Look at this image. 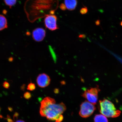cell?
<instances>
[{
  "label": "cell",
  "instance_id": "cell-1",
  "mask_svg": "<svg viewBox=\"0 0 122 122\" xmlns=\"http://www.w3.org/2000/svg\"><path fill=\"white\" fill-rule=\"evenodd\" d=\"M66 107L63 102L57 104H51L44 108H40V113L50 121H55L59 116L66 110Z\"/></svg>",
  "mask_w": 122,
  "mask_h": 122
},
{
  "label": "cell",
  "instance_id": "cell-2",
  "mask_svg": "<svg viewBox=\"0 0 122 122\" xmlns=\"http://www.w3.org/2000/svg\"><path fill=\"white\" fill-rule=\"evenodd\" d=\"M99 109L101 113L109 118H116L121 113V111L116 109L112 102L107 99L99 101Z\"/></svg>",
  "mask_w": 122,
  "mask_h": 122
},
{
  "label": "cell",
  "instance_id": "cell-3",
  "mask_svg": "<svg viewBox=\"0 0 122 122\" xmlns=\"http://www.w3.org/2000/svg\"><path fill=\"white\" fill-rule=\"evenodd\" d=\"M80 109L79 115L82 118H87L92 115L96 107L93 104L85 101L81 105Z\"/></svg>",
  "mask_w": 122,
  "mask_h": 122
},
{
  "label": "cell",
  "instance_id": "cell-4",
  "mask_svg": "<svg viewBox=\"0 0 122 122\" xmlns=\"http://www.w3.org/2000/svg\"><path fill=\"white\" fill-rule=\"evenodd\" d=\"M100 91L99 86H97L95 88H91L89 89L85 90L82 96L87 100L88 101L94 105L97 103L98 93Z\"/></svg>",
  "mask_w": 122,
  "mask_h": 122
},
{
  "label": "cell",
  "instance_id": "cell-5",
  "mask_svg": "<svg viewBox=\"0 0 122 122\" xmlns=\"http://www.w3.org/2000/svg\"><path fill=\"white\" fill-rule=\"evenodd\" d=\"M57 20V17L55 15H48L46 17L45 20L46 27L51 30L57 29L58 28L56 24Z\"/></svg>",
  "mask_w": 122,
  "mask_h": 122
},
{
  "label": "cell",
  "instance_id": "cell-6",
  "mask_svg": "<svg viewBox=\"0 0 122 122\" xmlns=\"http://www.w3.org/2000/svg\"><path fill=\"white\" fill-rule=\"evenodd\" d=\"M51 79L49 76L45 73L40 74L36 78V83L40 87L44 88L48 86Z\"/></svg>",
  "mask_w": 122,
  "mask_h": 122
},
{
  "label": "cell",
  "instance_id": "cell-7",
  "mask_svg": "<svg viewBox=\"0 0 122 122\" xmlns=\"http://www.w3.org/2000/svg\"><path fill=\"white\" fill-rule=\"evenodd\" d=\"M46 36V31L43 29L38 28L33 30L32 32V37L36 42H40L43 40Z\"/></svg>",
  "mask_w": 122,
  "mask_h": 122
},
{
  "label": "cell",
  "instance_id": "cell-8",
  "mask_svg": "<svg viewBox=\"0 0 122 122\" xmlns=\"http://www.w3.org/2000/svg\"><path fill=\"white\" fill-rule=\"evenodd\" d=\"M65 3L66 6L70 10H74L77 6L76 0H65Z\"/></svg>",
  "mask_w": 122,
  "mask_h": 122
},
{
  "label": "cell",
  "instance_id": "cell-9",
  "mask_svg": "<svg viewBox=\"0 0 122 122\" xmlns=\"http://www.w3.org/2000/svg\"><path fill=\"white\" fill-rule=\"evenodd\" d=\"M55 103L56 100L50 97H46L41 102V108H44L51 104Z\"/></svg>",
  "mask_w": 122,
  "mask_h": 122
},
{
  "label": "cell",
  "instance_id": "cell-10",
  "mask_svg": "<svg viewBox=\"0 0 122 122\" xmlns=\"http://www.w3.org/2000/svg\"><path fill=\"white\" fill-rule=\"evenodd\" d=\"M7 27L6 19L3 15H0V30L7 28Z\"/></svg>",
  "mask_w": 122,
  "mask_h": 122
},
{
  "label": "cell",
  "instance_id": "cell-11",
  "mask_svg": "<svg viewBox=\"0 0 122 122\" xmlns=\"http://www.w3.org/2000/svg\"><path fill=\"white\" fill-rule=\"evenodd\" d=\"M94 122H108L106 117L102 114H97L94 118Z\"/></svg>",
  "mask_w": 122,
  "mask_h": 122
},
{
  "label": "cell",
  "instance_id": "cell-12",
  "mask_svg": "<svg viewBox=\"0 0 122 122\" xmlns=\"http://www.w3.org/2000/svg\"><path fill=\"white\" fill-rule=\"evenodd\" d=\"M6 5L8 6L10 8L16 4L17 0H4Z\"/></svg>",
  "mask_w": 122,
  "mask_h": 122
},
{
  "label": "cell",
  "instance_id": "cell-13",
  "mask_svg": "<svg viewBox=\"0 0 122 122\" xmlns=\"http://www.w3.org/2000/svg\"><path fill=\"white\" fill-rule=\"evenodd\" d=\"M36 85L32 82L29 84L27 86V89L28 90L33 91L36 89Z\"/></svg>",
  "mask_w": 122,
  "mask_h": 122
},
{
  "label": "cell",
  "instance_id": "cell-14",
  "mask_svg": "<svg viewBox=\"0 0 122 122\" xmlns=\"http://www.w3.org/2000/svg\"><path fill=\"white\" fill-rule=\"evenodd\" d=\"M24 97L25 99L29 100L31 97V94L29 92H25L24 94Z\"/></svg>",
  "mask_w": 122,
  "mask_h": 122
},
{
  "label": "cell",
  "instance_id": "cell-15",
  "mask_svg": "<svg viewBox=\"0 0 122 122\" xmlns=\"http://www.w3.org/2000/svg\"><path fill=\"white\" fill-rule=\"evenodd\" d=\"M87 9L86 7L83 8L80 10L81 13L82 14H85L87 13Z\"/></svg>",
  "mask_w": 122,
  "mask_h": 122
},
{
  "label": "cell",
  "instance_id": "cell-16",
  "mask_svg": "<svg viewBox=\"0 0 122 122\" xmlns=\"http://www.w3.org/2000/svg\"><path fill=\"white\" fill-rule=\"evenodd\" d=\"M3 86L4 88H8L10 87V84L7 81H5L3 83Z\"/></svg>",
  "mask_w": 122,
  "mask_h": 122
},
{
  "label": "cell",
  "instance_id": "cell-17",
  "mask_svg": "<svg viewBox=\"0 0 122 122\" xmlns=\"http://www.w3.org/2000/svg\"><path fill=\"white\" fill-rule=\"evenodd\" d=\"M63 119V116L61 114L59 116L57 119L56 120L55 122H61Z\"/></svg>",
  "mask_w": 122,
  "mask_h": 122
},
{
  "label": "cell",
  "instance_id": "cell-18",
  "mask_svg": "<svg viewBox=\"0 0 122 122\" xmlns=\"http://www.w3.org/2000/svg\"><path fill=\"white\" fill-rule=\"evenodd\" d=\"M60 7L61 9L62 10H65L66 9V6L65 5L63 4H61Z\"/></svg>",
  "mask_w": 122,
  "mask_h": 122
},
{
  "label": "cell",
  "instance_id": "cell-19",
  "mask_svg": "<svg viewBox=\"0 0 122 122\" xmlns=\"http://www.w3.org/2000/svg\"><path fill=\"white\" fill-rule=\"evenodd\" d=\"M54 92L56 94H58L59 92V90L58 89L56 88L54 90Z\"/></svg>",
  "mask_w": 122,
  "mask_h": 122
},
{
  "label": "cell",
  "instance_id": "cell-20",
  "mask_svg": "<svg viewBox=\"0 0 122 122\" xmlns=\"http://www.w3.org/2000/svg\"><path fill=\"white\" fill-rule=\"evenodd\" d=\"M15 122H25L22 120H16V121Z\"/></svg>",
  "mask_w": 122,
  "mask_h": 122
},
{
  "label": "cell",
  "instance_id": "cell-21",
  "mask_svg": "<svg viewBox=\"0 0 122 122\" xmlns=\"http://www.w3.org/2000/svg\"><path fill=\"white\" fill-rule=\"evenodd\" d=\"M96 24H97V25H98L100 24V22H99V21H97V22H96Z\"/></svg>",
  "mask_w": 122,
  "mask_h": 122
},
{
  "label": "cell",
  "instance_id": "cell-22",
  "mask_svg": "<svg viewBox=\"0 0 122 122\" xmlns=\"http://www.w3.org/2000/svg\"><path fill=\"white\" fill-rule=\"evenodd\" d=\"M120 25H121L122 26V21L121 22V23H120Z\"/></svg>",
  "mask_w": 122,
  "mask_h": 122
},
{
  "label": "cell",
  "instance_id": "cell-23",
  "mask_svg": "<svg viewBox=\"0 0 122 122\" xmlns=\"http://www.w3.org/2000/svg\"></svg>",
  "mask_w": 122,
  "mask_h": 122
}]
</instances>
